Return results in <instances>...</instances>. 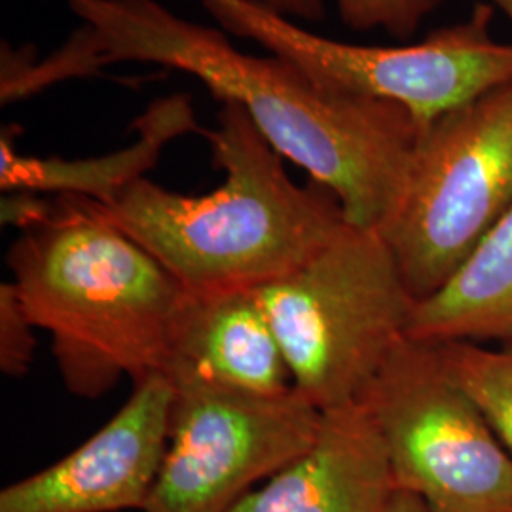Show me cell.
Returning a JSON list of instances; mask_svg holds the SVG:
<instances>
[{
	"instance_id": "cell-1",
	"label": "cell",
	"mask_w": 512,
	"mask_h": 512,
	"mask_svg": "<svg viewBox=\"0 0 512 512\" xmlns=\"http://www.w3.org/2000/svg\"><path fill=\"white\" fill-rule=\"evenodd\" d=\"M65 2L84 25L37 71L2 84L4 99L120 61L160 63L247 110L277 154L338 198L351 226L382 230L395 213L423 133L403 105L330 88L277 55L243 54L154 0Z\"/></svg>"
},
{
	"instance_id": "cell-2",
	"label": "cell",
	"mask_w": 512,
	"mask_h": 512,
	"mask_svg": "<svg viewBox=\"0 0 512 512\" xmlns=\"http://www.w3.org/2000/svg\"><path fill=\"white\" fill-rule=\"evenodd\" d=\"M6 264L27 317L52 336L71 393L97 399L124 376L139 384L165 374L186 291L103 203L55 196Z\"/></svg>"
},
{
	"instance_id": "cell-3",
	"label": "cell",
	"mask_w": 512,
	"mask_h": 512,
	"mask_svg": "<svg viewBox=\"0 0 512 512\" xmlns=\"http://www.w3.org/2000/svg\"><path fill=\"white\" fill-rule=\"evenodd\" d=\"M224 183L203 196L171 192L148 179L103 205L186 293L255 291L300 268L346 226L327 186H298L238 103H222L205 133Z\"/></svg>"
},
{
	"instance_id": "cell-4",
	"label": "cell",
	"mask_w": 512,
	"mask_h": 512,
	"mask_svg": "<svg viewBox=\"0 0 512 512\" xmlns=\"http://www.w3.org/2000/svg\"><path fill=\"white\" fill-rule=\"evenodd\" d=\"M256 293L294 389L323 412L365 395L416 308L382 232L351 224Z\"/></svg>"
},
{
	"instance_id": "cell-5",
	"label": "cell",
	"mask_w": 512,
	"mask_h": 512,
	"mask_svg": "<svg viewBox=\"0 0 512 512\" xmlns=\"http://www.w3.org/2000/svg\"><path fill=\"white\" fill-rule=\"evenodd\" d=\"M512 205V82L421 133L380 230L416 302L437 293Z\"/></svg>"
},
{
	"instance_id": "cell-6",
	"label": "cell",
	"mask_w": 512,
	"mask_h": 512,
	"mask_svg": "<svg viewBox=\"0 0 512 512\" xmlns=\"http://www.w3.org/2000/svg\"><path fill=\"white\" fill-rule=\"evenodd\" d=\"M220 25L256 40L317 82L393 101L410 110L421 131L444 114L512 82V44L492 38L494 8L476 4L471 16L410 46H357L313 35L253 0H202Z\"/></svg>"
},
{
	"instance_id": "cell-7",
	"label": "cell",
	"mask_w": 512,
	"mask_h": 512,
	"mask_svg": "<svg viewBox=\"0 0 512 512\" xmlns=\"http://www.w3.org/2000/svg\"><path fill=\"white\" fill-rule=\"evenodd\" d=\"M359 401L384 437L397 488L435 512H512V456L437 344L401 340Z\"/></svg>"
},
{
	"instance_id": "cell-8",
	"label": "cell",
	"mask_w": 512,
	"mask_h": 512,
	"mask_svg": "<svg viewBox=\"0 0 512 512\" xmlns=\"http://www.w3.org/2000/svg\"><path fill=\"white\" fill-rule=\"evenodd\" d=\"M171 384L169 444L143 512H228L306 454L321 429L323 410L294 387L260 395L198 378Z\"/></svg>"
},
{
	"instance_id": "cell-9",
	"label": "cell",
	"mask_w": 512,
	"mask_h": 512,
	"mask_svg": "<svg viewBox=\"0 0 512 512\" xmlns=\"http://www.w3.org/2000/svg\"><path fill=\"white\" fill-rule=\"evenodd\" d=\"M175 387L165 374L133 384L112 420L74 452L0 494V512L143 511L164 465Z\"/></svg>"
},
{
	"instance_id": "cell-10",
	"label": "cell",
	"mask_w": 512,
	"mask_h": 512,
	"mask_svg": "<svg viewBox=\"0 0 512 512\" xmlns=\"http://www.w3.org/2000/svg\"><path fill=\"white\" fill-rule=\"evenodd\" d=\"M395 490L384 437L355 401L325 410L310 450L228 512H385Z\"/></svg>"
},
{
	"instance_id": "cell-11",
	"label": "cell",
	"mask_w": 512,
	"mask_h": 512,
	"mask_svg": "<svg viewBox=\"0 0 512 512\" xmlns=\"http://www.w3.org/2000/svg\"><path fill=\"white\" fill-rule=\"evenodd\" d=\"M165 376L260 395L293 389L285 353L256 289L186 293Z\"/></svg>"
},
{
	"instance_id": "cell-12",
	"label": "cell",
	"mask_w": 512,
	"mask_h": 512,
	"mask_svg": "<svg viewBox=\"0 0 512 512\" xmlns=\"http://www.w3.org/2000/svg\"><path fill=\"white\" fill-rule=\"evenodd\" d=\"M406 338L512 342V205L439 291L416 302Z\"/></svg>"
},
{
	"instance_id": "cell-13",
	"label": "cell",
	"mask_w": 512,
	"mask_h": 512,
	"mask_svg": "<svg viewBox=\"0 0 512 512\" xmlns=\"http://www.w3.org/2000/svg\"><path fill=\"white\" fill-rule=\"evenodd\" d=\"M141 137L133 147L116 154L65 162L59 158L21 156L12 137L0 145V186L4 192H54L57 196H82L109 205L126 186L145 177L158 162L169 139L194 129L192 107L173 97L158 103L137 122Z\"/></svg>"
},
{
	"instance_id": "cell-14",
	"label": "cell",
	"mask_w": 512,
	"mask_h": 512,
	"mask_svg": "<svg viewBox=\"0 0 512 512\" xmlns=\"http://www.w3.org/2000/svg\"><path fill=\"white\" fill-rule=\"evenodd\" d=\"M437 348L448 374L471 397L512 456V342L505 348L486 349L456 340Z\"/></svg>"
},
{
	"instance_id": "cell-15",
	"label": "cell",
	"mask_w": 512,
	"mask_h": 512,
	"mask_svg": "<svg viewBox=\"0 0 512 512\" xmlns=\"http://www.w3.org/2000/svg\"><path fill=\"white\" fill-rule=\"evenodd\" d=\"M442 0H336L340 18L355 31L384 29L391 37H414L421 21L439 8Z\"/></svg>"
},
{
	"instance_id": "cell-16",
	"label": "cell",
	"mask_w": 512,
	"mask_h": 512,
	"mask_svg": "<svg viewBox=\"0 0 512 512\" xmlns=\"http://www.w3.org/2000/svg\"><path fill=\"white\" fill-rule=\"evenodd\" d=\"M37 329L19 302L12 281L0 285V370L10 378L29 372L35 355Z\"/></svg>"
},
{
	"instance_id": "cell-17",
	"label": "cell",
	"mask_w": 512,
	"mask_h": 512,
	"mask_svg": "<svg viewBox=\"0 0 512 512\" xmlns=\"http://www.w3.org/2000/svg\"><path fill=\"white\" fill-rule=\"evenodd\" d=\"M258 6L274 12L281 18H300L319 21L325 14L323 0H253Z\"/></svg>"
},
{
	"instance_id": "cell-18",
	"label": "cell",
	"mask_w": 512,
	"mask_h": 512,
	"mask_svg": "<svg viewBox=\"0 0 512 512\" xmlns=\"http://www.w3.org/2000/svg\"><path fill=\"white\" fill-rule=\"evenodd\" d=\"M385 512H435L420 495L397 488Z\"/></svg>"
},
{
	"instance_id": "cell-19",
	"label": "cell",
	"mask_w": 512,
	"mask_h": 512,
	"mask_svg": "<svg viewBox=\"0 0 512 512\" xmlns=\"http://www.w3.org/2000/svg\"><path fill=\"white\" fill-rule=\"evenodd\" d=\"M490 2L512 21V0H490Z\"/></svg>"
}]
</instances>
